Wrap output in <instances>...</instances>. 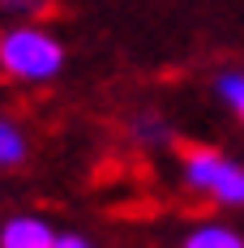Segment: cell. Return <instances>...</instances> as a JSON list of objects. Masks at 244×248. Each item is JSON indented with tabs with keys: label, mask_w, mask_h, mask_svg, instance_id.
<instances>
[{
	"label": "cell",
	"mask_w": 244,
	"mask_h": 248,
	"mask_svg": "<svg viewBox=\"0 0 244 248\" xmlns=\"http://www.w3.org/2000/svg\"><path fill=\"white\" fill-rule=\"evenodd\" d=\"M69 47L65 39L39 22H9L0 30V77L22 86H48L65 73Z\"/></svg>",
	"instance_id": "cell-1"
},
{
	"label": "cell",
	"mask_w": 244,
	"mask_h": 248,
	"mask_svg": "<svg viewBox=\"0 0 244 248\" xmlns=\"http://www.w3.org/2000/svg\"><path fill=\"white\" fill-rule=\"evenodd\" d=\"M180 180L197 197H210L223 210H244V163L214 146H189L180 158Z\"/></svg>",
	"instance_id": "cell-2"
},
{
	"label": "cell",
	"mask_w": 244,
	"mask_h": 248,
	"mask_svg": "<svg viewBox=\"0 0 244 248\" xmlns=\"http://www.w3.org/2000/svg\"><path fill=\"white\" fill-rule=\"evenodd\" d=\"M56 235L43 214H9L0 223V248H56Z\"/></svg>",
	"instance_id": "cell-3"
},
{
	"label": "cell",
	"mask_w": 244,
	"mask_h": 248,
	"mask_svg": "<svg viewBox=\"0 0 244 248\" xmlns=\"http://www.w3.org/2000/svg\"><path fill=\"white\" fill-rule=\"evenodd\" d=\"M129 137L142 150H167L171 141H176V128H171L167 116H159V111H137V116L129 120Z\"/></svg>",
	"instance_id": "cell-4"
},
{
	"label": "cell",
	"mask_w": 244,
	"mask_h": 248,
	"mask_svg": "<svg viewBox=\"0 0 244 248\" xmlns=\"http://www.w3.org/2000/svg\"><path fill=\"white\" fill-rule=\"evenodd\" d=\"M26 158H30V137H26V128L13 120V116L0 111V171L22 167Z\"/></svg>",
	"instance_id": "cell-5"
},
{
	"label": "cell",
	"mask_w": 244,
	"mask_h": 248,
	"mask_svg": "<svg viewBox=\"0 0 244 248\" xmlns=\"http://www.w3.org/2000/svg\"><path fill=\"white\" fill-rule=\"evenodd\" d=\"M180 248H244V235L227 223H197L184 231Z\"/></svg>",
	"instance_id": "cell-6"
},
{
	"label": "cell",
	"mask_w": 244,
	"mask_h": 248,
	"mask_svg": "<svg viewBox=\"0 0 244 248\" xmlns=\"http://www.w3.org/2000/svg\"><path fill=\"white\" fill-rule=\"evenodd\" d=\"M214 94L227 103V111L244 124V73L240 69H227V73L214 77Z\"/></svg>",
	"instance_id": "cell-7"
},
{
	"label": "cell",
	"mask_w": 244,
	"mask_h": 248,
	"mask_svg": "<svg viewBox=\"0 0 244 248\" xmlns=\"http://www.w3.org/2000/svg\"><path fill=\"white\" fill-rule=\"evenodd\" d=\"M48 13V0H0V17L9 22H39Z\"/></svg>",
	"instance_id": "cell-8"
},
{
	"label": "cell",
	"mask_w": 244,
	"mask_h": 248,
	"mask_svg": "<svg viewBox=\"0 0 244 248\" xmlns=\"http://www.w3.org/2000/svg\"><path fill=\"white\" fill-rule=\"evenodd\" d=\"M56 248H95V240L81 235V231H60L56 235Z\"/></svg>",
	"instance_id": "cell-9"
}]
</instances>
